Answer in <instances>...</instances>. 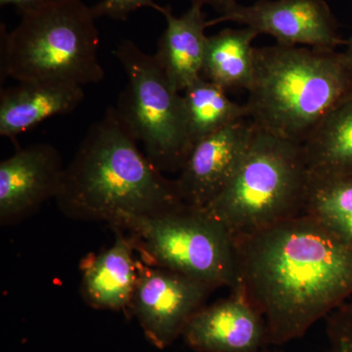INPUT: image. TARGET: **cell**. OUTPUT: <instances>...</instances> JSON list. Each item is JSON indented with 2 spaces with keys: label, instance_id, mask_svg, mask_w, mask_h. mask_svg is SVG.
Wrapping results in <instances>:
<instances>
[{
  "label": "cell",
  "instance_id": "cell-1",
  "mask_svg": "<svg viewBox=\"0 0 352 352\" xmlns=\"http://www.w3.org/2000/svg\"><path fill=\"white\" fill-rule=\"evenodd\" d=\"M238 292L263 315L268 344L300 339L352 295V249L302 214L234 239Z\"/></svg>",
  "mask_w": 352,
  "mask_h": 352
},
{
  "label": "cell",
  "instance_id": "cell-2",
  "mask_svg": "<svg viewBox=\"0 0 352 352\" xmlns=\"http://www.w3.org/2000/svg\"><path fill=\"white\" fill-rule=\"evenodd\" d=\"M55 200L69 219L110 226L124 215L155 217L185 207L175 180L140 151L115 107L88 129Z\"/></svg>",
  "mask_w": 352,
  "mask_h": 352
},
{
  "label": "cell",
  "instance_id": "cell-3",
  "mask_svg": "<svg viewBox=\"0 0 352 352\" xmlns=\"http://www.w3.org/2000/svg\"><path fill=\"white\" fill-rule=\"evenodd\" d=\"M247 106L258 129L303 144L352 92L344 52L276 44L256 48Z\"/></svg>",
  "mask_w": 352,
  "mask_h": 352
},
{
  "label": "cell",
  "instance_id": "cell-4",
  "mask_svg": "<svg viewBox=\"0 0 352 352\" xmlns=\"http://www.w3.org/2000/svg\"><path fill=\"white\" fill-rule=\"evenodd\" d=\"M12 31L0 25V80L85 85L105 76L100 36L82 0H50L20 13Z\"/></svg>",
  "mask_w": 352,
  "mask_h": 352
},
{
  "label": "cell",
  "instance_id": "cell-5",
  "mask_svg": "<svg viewBox=\"0 0 352 352\" xmlns=\"http://www.w3.org/2000/svg\"><path fill=\"white\" fill-rule=\"evenodd\" d=\"M308 182L302 145L256 126L235 175L201 210L237 239L303 214Z\"/></svg>",
  "mask_w": 352,
  "mask_h": 352
},
{
  "label": "cell",
  "instance_id": "cell-6",
  "mask_svg": "<svg viewBox=\"0 0 352 352\" xmlns=\"http://www.w3.org/2000/svg\"><path fill=\"white\" fill-rule=\"evenodd\" d=\"M111 226L126 234L145 263L182 273L214 289H233L237 285L232 236L204 210L185 206L155 217L124 215Z\"/></svg>",
  "mask_w": 352,
  "mask_h": 352
},
{
  "label": "cell",
  "instance_id": "cell-7",
  "mask_svg": "<svg viewBox=\"0 0 352 352\" xmlns=\"http://www.w3.org/2000/svg\"><path fill=\"white\" fill-rule=\"evenodd\" d=\"M127 83L116 111L127 131L162 173H179L191 152L182 92L176 90L155 55L129 39L113 51Z\"/></svg>",
  "mask_w": 352,
  "mask_h": 352
},
{
  "label": "cell",
  "instance_id": "cell-8",
  "mask_svg": "<svg viewBox=\"0 0 352 352\" xmlns=\"http://www.w3.org/2000/svg\"><path fill=\"white\" fill-rule=\"evenodd\" d=\"M227 22L268 34L282 45L337 50L346 44L325 0H258L249 6L235 0L208 20V28Z\"/></svg>",
  "mask_w": 352,
  "mask_h": 352
},
{
  "label": "cell",
  "instance_id": "cell-9",
  "mask_svg": "<svg viewBox=\"0 0 352 352\" xmlns=\"http://www.w3.org/2000/svg\"><path fill=\"white\" fill-rule=\"evenodd\" d=\"M131 307L146 338L159 349L170 346L214 288L176 271L138 259Z\"/></svg>",
  "mask_w": 352,
  "mask_h": 352
},
{
  "label": "cell",
  "instance_id": "cell-10",
  "mask_svg": "<svg viewBox=\"0 0 352 352\" xmlns=\"http://www.w3.org/2000/svg\"><path fill=\"white\" fill-rule=\"evenodd\" d=\"M256 124L249 118L201 139L175 179L185 206L204 210L223 191L249 149Z\"/></svg>",
  "mask_w": 352,
  "mask_h": 352
},
{
  "label": "cell",
  "instance_id": "cell-11",
  "mask_svg": "<svg viewBox=\"0 0 352 352\" xmlns=\"http://www.w3.org/2000/svg\"><path fill=\"white\" fill-rule=\"evenodd\" d=\"M65 166L54 146L38 143L22 148L0 163V223L12 226L56 199Z\"/></svg>",
  "mask_w": 352,
  "mask_h": 352
},
{
  "label": "cell",
  "instance_id": "cell-12",
  "mask_svg": "<svg viewBox=\"0 0 352 352\" xmlns=\"http://www.w3.org/2000/svg\"><path fill=\"white\" fill-rule=\"evenodd\" d=\"M182 337L197 352H261L268 346L265 319L238 292L199 309Z\"/></svg>",
  "mask_w": 352,
  "mask_h": 352
},
{
  "label": "cell",
  "instance_id": "cell-13",
  "mask_svg": "<svg viewBox=\"0 0 352 352\" xmlns=\"http://www.w3.org/2000/svg\"><path fill=\"white\" fill-rule=\"evenodd\" d=\"M155 10L166 23L155 57L173 87L183 92L201 76L208 41L206 14L196 6L182 16H175L170 6L157 4Z\"/></svg>",
  "mask_w": 352,
  "mask_h": 352
},
{
  "label": "cell",
  "instance_id": "cell-14",
  "mask_svg": "<svg viewBox=\"0 0 352 352\" xmlns=\"http://www.w3.org/2000/svg\"><path fill=\"white\" fill-rule=\"evenodd\" d=\"M115 229L113 244L82 265V295L96 309L120 310L131 307L138 283V259L126 233Z\"/></svg>",
  "mask_w": 352,
  "mask_h": 352
},
{
  "label": "cell",
  "instance_id": "cell-15",
  "mask_svg": "<svg viewBox=\"0 0 352 352\" xmlns=\"http://www.w3.org/2000/svg\"><path fill=\"white\" fill-rule=\"evenodd\" d=\"M85 99L80 85L54 82H19L1 88L0 135L13 139L44 120L75 111Z\"/></svg>",
  "mask_w": 352,
  "mask_h": 352
},
{
  "label": "cell",
  "instance_id": "cell-16",
  "mask_svg": "<svg viewBox=\"0 0 352 352\" xmlns=\"http://www.w3.org/2000/svg\"><path fill=\"white\" fill-rule=\"evenodd\" d=\"M302 149L309 176L352 173V92L324 118Z\"/></svg>",
  "mask_w": 352,
  "mask_h": 352
},
{
  "label": "cell",
  "instance_id": "cell-17",
  "mask_svg": "<svg viewBox=\"0 0 352 352\" xmlns=\"http://www.w3.org/2000/svg\"><path fill=\"white\" fill-rule=\"evenodd\" d=\"M258 34L250 28L222 30L208 36L201 76L224 90H248L254 73L256 48L252 45Z\"/></svg>",
  "mask_w": 352,
  "mask_h": 352
},
{
  "label": "cell",
  "instance_id": "cell-18",
  "mask_svg": "<svg viewBox=\"0 0 352 352\" xmlns=\"http://www.w3.org/2000/svg\"><path fill=\"white\" fill-rule=\"evenodd\" d=\"M183 92L192 146L224 127L249 118L245 104L241 105L231 100L226 90L203 76Z\"/></svg>",
  "mask_w": 352,
  "mask_h": 352
},
{
  "label": "cell",
  "instance_id": "cell-19",
  "mask_svg": "<svg viewBox=\"0 0 352 352\" xmlns=\"http://www.w3.org/2000/svg\"><path fill=\"white\" fill-rule=\"evenodd\" d=\"M303 214L352 249V173L309 176Z\"/></svg>",
  "mask_w": 352,
  "mask_h": 352
},
{
  "label": "cell",
  "instance_id": "cell-20",
  "mask_svg": "<svg viewBox=\"0 0 352 352\" xmlns=\"http://www.w3.org/2000/svg\"><path fill=\"white\" fill-rule=\"evenodd\" d=\"M327 352H352V302L342 303L327 316Z\"/></svg>",
  "mask_w": 352,
  "mask_h": 352
},
{
  "label": "cell",
  "instance_id": "cell-21",
  "mask_svg": "<svg viewBox=\"0 0 352 352\" xmlns=\"http://www.w3.org/2000/svg\"><path fill=\"white\" fill-rule=\"evenodd\" d=\"M154 0H100L91 6L95 19L107 17L110 19L126 21L131 14L141 8L155 9Z\"/></svg>",
  "mask_w": 352,
  "mask_h": 352
},
{
  "label": "cell",
  "instance_id": "cell-22",
  "mask_svg": "<svg viewBox=\"0 0 352 352\" xmlns=\"http://www.w3.org/2000/svg\"><path fill=\"white\" fill-rule=\"evenodd\" d=\"M50 0H0V6L7 7L13 6L17 9L18 12L22 13L25 10L34 8L41 4L46 3Z\"/></svg>",
  "mask_w": 352,
  "mask_h": 352
},
{
  "label": "cell",
  "instance_id": "cell-23",
  "mask_svg": "<svg viewBox=\"0 0 352 352\" xmlns=\"http://www.w3.org/2000/svg\"><path fill=\"white\" fill-rule=\"evenodd\" d=\"M189 1L191 2V6H200L201 8L206 6H212L220 12L235 0H189Z\"/></svg>",
  "mask_w": 352,
  "mask_h": 352
},
{
  "label": "cell",
  "instance_id": "cell-24",
  "mask_svg": "<svg viewBox=\"0 0 352 352\" xmlns=\"http://www.w3.org/2000/svg\"><path fill=\"white\" fill-rule=\"evenodd\" d=\"M344 54L346 58L347 63L352 69V31L351 36L346 39V50H344Z\"/></svg>",
  "mask_w": 352,
  "mask_h": 352
}]
</instances>
